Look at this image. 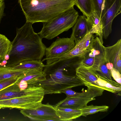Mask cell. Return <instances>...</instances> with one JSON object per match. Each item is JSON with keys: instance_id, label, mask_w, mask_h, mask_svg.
Here are the masks:
<instances>
[{"instance_id": "cell-19", "label": "cell", "mask_w": 121, "mask_h": 121, "mask_svg": "<svg viewBox=\"0 0 121 121\" xmlns=\"http://www.w3.org/2000/svg\"><path fill=\"white\" fill-rule=\"evenodd\" d=\"M44 66L45 65L41 61L27 60L9 67L14 69L25 70L33 69L43 70Z\"/></svg>"}, {"instance_id": "cell-31", "label": "cell", "mask_w": 121, "mask_h": 121, "mask_svg": "<svg viewBox=\"0 0 121 121\" xmlns=\"http://www.w3.org/2000/svg\"><path fill=\"white\" fill-rule=\"evenodd\" d=\"M7 63V60H4L0 63V66L5 67Z\"/></svg>"}, {"instance_id": "cell-29", "label": "cell", "mask_w": 121, "mask_h": 121, "mask_svg": "<svg viewBox=\"0 0 121 121\" xmlns=\"http://www.w3.org/2000/svg\"><path fill=\"white\" fill-rule=\"evenodd\" d=\"M71 88H69L64 89L61 92V93L65 94L66 95V98L71 97L80 93V92H75Z\"/></svg>"}, {"instance_id": "cell-10", "label": "cell", "mask_w": 121, "mask_h": 121, "mask_svg": "<svg viewBox=\"0 0 121 121\" xmlns=\"http://www.w3.org/2000/svg\"><path fill=\"white\" fill-rule=\"evenodd\" d=\"M43 92L44 91L43 88L36 85L29 86L27 88L21 90L16 82L0 91V100Z\"/></svg>"}, {"instance_id": "cell-2", "label": "cell", "mask_w": 121, "mask_h": 121, "mask_svg": "<svg viewBox=\"0 0 121 121\" xmlns=\"http://www.w3.org/2000/svg\"><path fill=\"white\" fill-rule=\"evenodd\" d=\"M73 60L65 59L45 65L43 70L45 79L37 82L34 85L43 88L45 95L60 94L65 89L84 85L76 76L69 73L73 65Z\"/></svg>"}, {"instance_id": "cell-30", "label": "cell", "mask_w": 121, "mask_h": 121, "mask_svg": "<svg viewBox=\"0 0 121 121\" xmlns=\"http://www.w3.org/2000/svg\"><path fill=\"white\" fill-rule=\"evenodd\" d=\"M5 5L4 1H0V23L4 16Z\"/></svg>"}, {"instance_id": "cell-25", "label": "cell", "mask_w": 121, "mask_h": 121, "mask_svg": "<svg viewBox=\"0 0 121 121\" xmlns=\"http://www.w3.org/2000/svg\"><path fill=\"white\" fill-rule=\"evenodd\" d=\"M94 70L100 75L109 79L112 80V77L109 70L107 67L105 61L100 64Z\"/></svg>"}, {"instance_id": "cell-20", "label": "cell", "mask_w": 121, "mask_h": 121, "mask_svg": "<svg viewBox=\"0 0 121 121\" xmlns=\"http://www.w3.org/2000/svg\"><path fill=\"white\" fill-rule=\"evenodd\" d=\"M26 70L0 66V81L11 78L19 77Z\"/></svg>"}, {"instance_id": "cell-34", "label": "cell", "mask_w": 121, "mask_h": 121, "mask_svg": "<svg viewBox=\"0 0 121 121\" xmlns=\"http://www.w3.org/2000/svg\"><path fill=\"white\" fill-rule=\"evenodd\" d=\"M1 108L0 107V109Z\"/></svg>"}, {"instance_id": "cell-28", "label": "cell", "mask_w": 121, "mask_h": 121, "mask_svg": "<svg viewBox=\"0 0 121 121\" xmlns=\"http://www.w3.org/2000/svg\"><path fill=\"white\" fill-rule=\"evenodd\" d=\"M112 77L117 82L121 85V75L119 71L112 68L109 70Z\"/></svg>"}, {"instance_id": "cell-5", "label": "cell", "mask_w": 121, "mask_h": 121, "mask_svg": "<svg viewBox=\"0 0 121 121\" xmlns=\"http://www.w3.org/2000/svg\"><path fill=\"white\" fill-rule=\"evenodd\" d=\"M87 87L85 91L74 96L66 98L55 105V108H69L80 109L87 105L90 102L95 100L96 97L102 95L104 90L91 84L86 83Z\"/></svg>"}, {"instance_id": "cell-12", "label": "cell", "mask_w": 121, "mask_h": 121, "mask_svg": "<svg viewBox=\"0 0 121 121\" xmlns=\"http://www.w3.org/2000/svg\"><path fill=\"white\" fill-rule=\"evenodd\" d=\"M45 79L43 70L33 69L26 70L19 77L17 82L21 90L27 88L29 86L34 85L37 82Z\"/></svg>"}, {"instance_id": "cell-6", "label": "cell", "mask_w": 121, "mask_h": 121, "mask_svg": "<svg viewBox=\"0 0 121 121\" xmlns=\"http://www.w3.org/2000/svg\"><path fill=\"white\" fill-rule=\"evenodd\" d=\"M121 0H104L100 19L103 26V37L107 39L112 32L114 19L121 12Z\"/></svg>"}, {"instance_id": "cell-24", "label": "cell", "mask_w": 121, "mask_h": 121, "mask_svg": "<svg viewBox=\"0 0 121 121\" xmlns=\"http://www.w3.org/2000/svg\"><path fill=\"white\" fill-rule=\"evenodd\" d=\"M109 107L106 105L95 106L91 105L86 106L80 109L82 112V116L86 117L88 115L99 112H105L108 111Z\"/></svg>"}, {"instance_id": "cell-9", "label": "cell", "mask_w": 121, "mask_h": 121, "mask_svg": "<svg viewBox=\"0 0 121 121\" xmlns=\"http://www.w3.org/2000/svg\"><path fill=\"white\" fill-rule=\"evenodd\" d=\"M20 112L25 117L35 121H60L54 106L48 103L42 104L31 109H22Z\"/></svg>"}, {"instance_id": "cell-22", "label": "cell", "mask_w": 121, "mask_h": 121, "mask_svg": "<svg viewBox=\"0 0 121 121\" xmlns=\"http://www.w3.org/2000/svg\"><path fill=\"white\" fill-rule=\"evenodd\" d=\"M87 52V50H83L75 44L74 47L71 50L57 58L54 62L63 59L75 58L76 57L82 59L84 57Z\"/></svg>"}, {"instance_id": "cell-1", "label": "cell", "mask_w": 121, "mask_h": 121, "mask_svg": "<svg viewBox=\"0 0 121 121\" xmlns=\"http://www.w3.org/2000/svg\"><path fill=\"white\" fill-rule=\"evenodd\" d=\"M32 24L26 22L16 30V35L11 42L10 56L6 67H9L27 60L41 61L46 47L42 38L35 32Z\"/></svg>"}, {"instance_id": "cell-8", "label": "cell", "mask_w": 121, "mask_h": 121, "mask_svg": "<svg viewBox=\"0 0 121 121\" xmlns=\"http://www.w3.org/2000/svg\"><path fill=\"white\" fill-rule=\"evenodd\" d=\"M75 45L74 39L72 37L57 39L49 47L46 48L45 58L41 61L46 60V64L54 62L57 58L71 50Z\"/></svg>"}, {"instance_id": "cell-18", "label": "cell", "mask_w": 121, "mask_h": 121, "mask_svg": "<svg viewBox=\"0 0 121 121\" xmlns=\"http://www.w3.org/2000/svg\"><path fill=\"white\" fill-rule=\"evenodd\" d=\"M55 108L60 121H72L82 116V112L80 109H77L69 108Z\"/></svg>"}, {"instance_id": "cell-16", "label": "cell", "mask_w": 121, "mask_h": 121, "mask_svg": "<svg viewBox=\"0 0 121 121\" xmlns=\"http://www.w3.org/2000/svg\"><path fill=\"white\" fill-rule=\"evenodd\" d=\"M86 18L90 32L98 36L100 42L103 44V26L100 18L94 12Z\"/></svg>"}, {"instance_id": "cell-21", "label": "cell", "mask_w": 121, "mask_h": 121, "mask_svg": "<svg viewBox=\"0 0 121 121\" xmlns=\"http://www.w3.org/2000/svg\"><path fill=\"white\" fill-rule=\"evenodd\" d=\"M75 5L80 10L83 15L86 17L93 12V9L91 0H73Z\"/></svg>"}, {"instance_id": "cell-4", "label": "cell", "mask_w": 121, "mask_h": 121, "mask_svg": "<svg viewBox=\"0 0 121 121\" xmlns=\"http://www.w3.org/2000/svg\"><path fill=\"white\" fill-rule=\"evenodd\" d=\"M79 16L74 6L72 7L50 20L43 22L41 30L37 34L42 39H52L72 27Z\"/></svg>"}, {"instance_id": "cell-27", "label": "cell", "mask_w": 121, "mask_h": 121, "mask_svg": "<svg viewBox=\"0 0 121 121\" xmlns=\"http://www.w3.org/2000/svg\"><path fill=\"white\" fill-rule=\"evenodd\" d=\"M19 77L11 78L0 81V91L16 82Z\"/></svg>"}, {"instance_id": "cell-15", "label": "cell", "mask_w": 121, "mask_h": 121, "mask_svg": "<svg viewBox=\"0 0 121 121\" xmlns=\"http://www.w3.org/2000/svg\"><path fill=\"white\" fill-rule=\"evenodd\" d=\"M89 31V26L86 17L84 15L79 16L72 27L71 37L73 39L74 41L80 39Z\"/></svg>"}, {"instance_id": "cell-3", "label": "cell", "mask_w": 121, "mask_h": 121, "mask_svg": "<svg viewBox=\"0 0 121 121\" xmlns=\"http://www.w3.org/2000/svg\"><path fill=\"white\" fill-rule=\"evenodd\" d=\"M26 19L32 24L48 21L74 6L73 0H18Z\"/></svg>"}, {"instance_id": "cell-26", "label": "cell", "mask_w": 121, "mask_h": 121, "mask_svg": "<svg viewBox=\"0 0 121 121\" xmlns=\"http://www.w3.org/2000/svg\"><path fill=\"white\" fill-rule=\"evenodd\" d=\"M92 4L93 12L100 18L104 0H91Z\"/></svg>"}, {"instance_id": "cell-23", "label": "cell", "mask_w": 121, "mask_h": 121, "mask_svg": "<svg viewBox=\"0 0 121 121\" xmlns=\"http://www.w3.org/2000/svg\"><path fill=\"white\" fill-rule=\"evenodd\" d=\"M11 42L4 35L0 34V63L4 60L5 56L9 53Z\"/></svg>"}, {"instance_id": "cell-17", "label": "cell", "mask_w": 121, "mask_h": 121, "mask_svg": "<svg viewBox=\"0 0 121 121\" xmlns=\"http://www.w3.org/2000/svg\"><path fill=\"white\" fill-rule=\"evenodd\" d=\"M97 77V82L99 85L104 88L106 91L121 95V85L100 75L98 73Z\"/></svg>"}, {"instance_id": "cell-7", "label": "cell", "mask_w": 121, "mask_h": 121, "mask_svg": "<svg viewBox=\"0 0 121 121\" xmlns=\"http://www.w3.org/2000/svg\"><path fill=\"white\" fill-rule=\"evenodd\" d=\"M44 95L43 92L0 100V107L21 109L35 108L42 104Z\"/></svg>"}, {"instance_id": "cell-32", "label": "cell", "mask_w": 121, "mask_h": 121, "mask_svg": "<svg viewBox=\"0 0 121 121\" xmlns=\"http://www.w3.org/2000/svg\"><path fill=\"white\" fill-rule=\"evenodd\" d=\"M9 57L10 56L9 54H7L5 56L4 59L7 61L9 59Z\"/></svg>"}, {"instance_id": "cell-14", "label": "cell", "mask_w": 121, "mask_h": 121, "mask_svg": "<svg viewBox=\"0 0 121 121\" xmlns=\"http://www.w3.org/2000/svg\"><path fill=\"white\" fill-rule=\"evenodd\" d=\"M103 44L99 37H94L87 49L85 56L94 58L102 61H105Z\"/></svg>"}, {"instance_id": "cell-11", "label": "cell", "mask_w": 121, "mask_h": 121, "mask_svg": "<svg viewBox=\"0 0 121 121\" xmlns=\"http://www.w3.org/2000/svg\"><path fill=\"white\" fill-rule=\"evenodd\" d=\"M106 66L109 70L113 68L121 73V39L113 45L104 46Z\"/></svg>"}, {"instance_id": "cell-33", "label": "cell", "mask_w": 121, "mask_h": 121, "mask_svg": "<svg viewBox=\"0 0 121 121\" xmlns=\"http://www.w3.org/2000/svg\"><path fill=\"white\" fill-rule=\"evenodd\" d=\"M4 0H0V1H4Z\"/></svg>"}, {"instance_id": "cell-13", "label": "cell", "mask_w": 121, "mask_h": 121, "mask_svg": "<svg viewBox=\"0 0 121 121\" xmlns=\"http://www.w3.org/2000/svg\"><path fill=\"white\" fill-rule=\"evenodd\" d=\"M75 72L77 78L81 81L84 84H91L106 90L104 88L98 84L97 81V73L96 71L90 68L79 65L76 69Z\"/></svg>"}]
</instances>
